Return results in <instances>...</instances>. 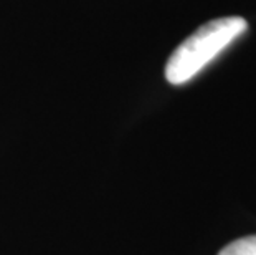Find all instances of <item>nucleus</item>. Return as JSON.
<instances>
[{
    "label": "nucleus",
    "mask_w": 256,
    "mask_h": 255,
    "mask_svg": "<svg viewBox=\"0 0 256 255\" xmlns=\"http://www.w3.org/2000/svg\"><path fill=\"white\" fill-rule=\"evenodd\" d=\"M248 29L242 17H225L212 20L185 39L168 58L166 78L172 85H184L200 73L206 65L220 55Z\"/></svg>",
    "instance_id": "nucleus-1"
},
{
    "label": "nucleus",
    "mask_w": 256,
    "mask_h": 255,
    "mask_svg": "<svg viewBox=\"0 0 256 255\" xmlns=\"http://www.w3.org/2000/svg\"><path fill=\"white\" fill-rule=\"evenodd\" d=\"M218 255H256V235L238 238L226 245Z\"/></svg>",
    "instance_id": "nucleus-2"
}]
</instances>
